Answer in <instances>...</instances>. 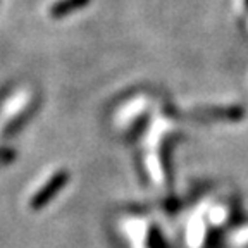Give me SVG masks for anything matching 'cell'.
<instances>
[{
	"instance_id": "obj_2",
	"label": "cell",
	"mask_w": 248,
	"mask_h": 248,
	"mask_svg": "<svg viewBox=\"0 0 248 248\" xmlns=\"http://www.w3.org/2000/svg\"><path fill=\"white\" fill-rule=\"evenodd\" d=\"M90 4V0H57L48 7V14L50 17L55 19H61V17H66L71 12L78 11V9H83Z\"/></svg>"
},
{
	"instance_id": "obj_1",
	"label": "cell",
	"mask_w": 248,
	"mask_h": 248,
	"mask_svg": "<svg viewBox=\"0 0 248 248\" xmlns=\"http://www.w3.org/2000/svg\"><path fill=\"white\" fill-rule=\"evenodd\" d=\"M66 181H67L66 172H57L55 176H52L50 181L46 183L43 188H40L35 197L31 198V207H33V209H42L46 202L50 200V198L61 190L62 186L66 185Z\"/></svg>"
}]
</instances>
